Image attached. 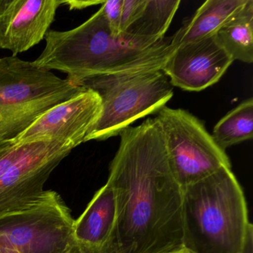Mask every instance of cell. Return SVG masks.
<instances>
[{
    "label": "cell",
    "instance_id": "cell-23",
    "mask_svg": "<svg viewBox=\"0 0 253 253\" xmlns=\"http://www.w3.org/2000/svg\"><path fill=\"white\" fill-rule=\"evenodd\" d=\"M14 143L11 142H5V143H0V156L11 146Z\"/></svg>",
    "mask_w": 253,
    "mask_h": 253
},
{
    "label": "cell",
    "instance_id": "cell-3",
    "mask_svg": "<svg viewBox=\"0 0 253 253\" xmlns=\"http://www.w3.org/2000/svg\"><path fill=\"white\" fill-rule=\"evenodd\" d=\"M183 248L189 253H241L253 235L244 191L231 168L183 188Z\"/></svg>",
    "mask_w": 253,
    "mask_h": 253
},
{
    "label": "cell",
    "instance_id": "cell-15",
    "mask_svg": "<svg viewBox=\"0 0 253 253\" xmlns=\"http://www.w3.org/2000/svg\"><path fill=\"white\" fill-rule=\"evenodd\" d=\"M211 136L223 151L251 140L253 137V99L250 97L229 111L214 126Z\"/></svg>",
    "mask_w": 253,
    "mask_h": 253
},
{
    "label": "cell",
    "instance_id": "cell-10",
    "mask_svg": "<svg viewBox=\"0 0 253 253\" xmlns=\"http://www.w3.org/2000/svg\"><path fill=\"white\" fill-rule=\"evenodd\" d=\"M232 63L214 35L174 48L162 71L173 87L201 91L218 82Z\"/></svg>",
    "mask_w": 253,
    "mask_h": 253
},
{
    "label": "cell",
    "instance_id": "cell-22",
    "mask_svg": "<svg viewBox=\"0 0 253 253\" xmlns=\"http://www.w3.org/2000/svg\"><path fill=\"white\" fill-rule=\"evenodd\" d=\"M253 235L250 237L247 240V244H246L245 247H244V250H243L241 253H253ZM183 253H189L188 252L185 251Z\"/></svg>",
    "mask_w": 253,
    "mask_h": 253
},
{
    "label": "cell",
    "instance_id": "cell-8",
    "mask_svg": "<svg viewBox=\"0 0 253 253\" xmlns=\"http://www.w3.org/2000/svg\"><path fill=\"white\" fill-rule=\"evenodd\" d=\"M75 220L60 194L34 207L0 216V235L20 253H69L78 244Z\"/></svg>",
    "mask_w": 253,
    "mask_h": 253
},
{
    "label": "cell",
    "instance_id": "cell-4",
    "mask_svg": "<svg viewBox=\"0 0 253 253\" xmlns=\"http://www.w3.org/2000/svg\"><path fill=\"white\" fill-rule=\"evenodd\" d=\"M84 90L33 62L0 59V143H14L41 115Z\"/></svg>",
    "mask_w": 253,
    "mask_h": 253
},
{
    "label": "cell",
    "instance_id": "cell-2",
    "mask_svg": "<svg viewBox=\"0 0 253 253\" xmlns=\"http://www.w3.org/2000/svg\"><path fill=\"white\" fill-rule=\"evenodd\" d=\"M45 39V49L33 63L67 74L74 84L100 75L162 70L173 51L171 38L114 35L100 8L75 29L48 31Z\"/></svg>",
    "mask_w": 253,
    "mask_h": 253
},
{
    "label": "cell",
    "instance_id": "cell-9",
    "mask_svg": "<svg viewBox=\"0 0 253 253\" xmlns=\"http://www.w3.org/2000/svg\"><path fill=\"white\" fill-rule=\"evenodd\" d=\"M101 114L100 96L85 88L41 115L14 143L58 140L77 147L86 142Z\"/></svg>",
    "mask_w": 253,
    "mask_h": 253
},
{
    "label": "cell",
    "instance_id": "cell-19",
    "mask_svg": "<svg viewBox=\"0 0 253 253\" xmlns=\"http://www.w3.org/2000/svg\"><path fill=\"white\" fill-rule=\"evenodd\" d=\"M69 253H112L107 244L103 246H93L78 242Z\"/></svg>",
    "mask_w": 253,
    "mask_h": 253
},
{
    "label": "cell",
    "instance_id": "cell-6",
    "mask_svg": "<svg viewBox=\"0 0 253 253\" xmlns=\"http://www.w3.org/2000/svg\"><path fill=\"white\" fill-rule=\"evenodd\" d=\"M74 149L58 140L13 143L0 156V216L46 199L45 182Z\"/></svg>",
    "mask_w": 253,
    "mask_h": 253
},
{
    "label": "cell",
    "instance_id": "cell-12",
    "mask_svg": "<svg viewBox=\"0 0 253 253\" xmlns=\"http://www.w3.org/2000/svg\"><path fill=\"white\" fill-rule=\"evenodd\" d=\"M116 215L115 192L111 185L106 183L96 192L85 211L75 220V239L88 245H105L110 239Z\"/></svg>",
    "mask_w": 253,
    "mask_h": 253
},
{
    "label": "cell",
    "instance_id": "cell-21",
    "mask_svg": "<svg viewBox=\"0 0 253 253\" xmlns=\"http://www.w3.org/2000/svg\"><path fill=\"white\" fill-rule=\"evenodd\" d=\"M0 253H20L3 235H0Z\"/></svg>",
    "mask_w": 253,
    "mask_h": 253
},
{
    "label": "cell",
    "instance_id": "cell-16",
    "mask_svg": "<svg viewBox=\"0 0 253 253\" xmlns=\"http://www.w3.org/2000/svg\"><path fill=\"white\" fill-rule=\"evenodd\" d=\"M180 4V0H146L141 14L125 33L148 39L165 38Z\"/></svg>",
    "mask_w": 253,
    "mask_h": 253
},
{
    "label": "cell",
    "instance_id": "cell-20",
    "mask_svg": "<svg viewBox=\"0 0 253 253\" xmlns=\"http://www.w3.org/2000/svg\"><path fill=\"white\" fill-rule=\"evenodd\" d=\"M104 1H65L64 4L72 9H83L92 5H102Z\"/></svg>",
    "mask_w": 253,
    "mask_h": 253
},
{
    "label": "cell",
    "instance_id": "cell-1",
    "mask_svg": "<svg viewBox=\"0 0 253 253\" xmlns=\"http://www.w3.org/2000/svg\"><path fill=\"white\" fill-rule=\"evenodd\" d=\"M107 183L116 198L112 253H183V190L155 118L121 132Z\"/></svg>",
    "mask_w": 253,
    "mask_h": 253
},
{
    "label": "cell",
    "instance_id": "cell-11",
    "mask_svg": "<svg viewBox=\"0 0 253 253\" xmlns=\"http://www.w3.org/2000/svg\"><path fill=\"white\" fill-rule=\"evenodd\" d=\"M65 1L0 0V48L17 57L45 38Z\"/></svg>",
    "mask_w": 253,
    "mask_h": 253
},
{
    "label": "cell",
    "instance_id": "cell-5",
    "mask_svg": "<svg viewBox=\"0 0 253 253\" xmlns=\"http://www.w3.org/2000/svg\"><path fill=\"white\" fill-rule=\"evenodd\" d=\"M75 85L101 99V116L86 142L120 135L137 120L156 114L173 96V85L162 70L91 77Z\"/></svg>",
    "mask_w": 253,
    "mask_h": 253
},
{
    "label": "cell",
    "instance_id": "cell-18",
    "mask_svg": "<svg viewBox=\"0 0 253 253\" xmlns=\"http://www.w3.org/2000/svg\"><path fill=\"white\" fill-rule=\"evenodd\" d=\"M124 0L104 1L100 7L108 25L114 35H121L119 32L121 11Z\"/></svg>",
    "mask_w": 253,
    "mask_h": 253
},
{
    "label": "cell",
    "instance_id": "cell-7",
    "mask_svg": "<svg viewBox=\"0 0 253 253\" xmlns=\"http://www.w3.org/2000/svg\"><path fill=\"white\" fill-rule=\"evenodd\" d=\"M155 121L162 133L169 164L181 187L200 181L223 167L232 168L202 121L188 111L164 106Z\"/></svg>",
    "mask_w": 253,
    "mask_h": 253
},
{
    "label": "cell",
    "instance_id": "cell-13",
    "mask_svg": "<svg viewBox=\"0 0 253 253\" xmlns=\"http://www.w3.org/2000/svg\"><path fill=\"white\" fill-rule=\"evenodd\" d=\"M248 0H207L171 38V48L214 36Z\"/></svg>",
    "mask_w": 253,
    "mask_h": 253
},
{
    "label": "cell",
    "instance_id": "cell-14",
    "mask_svg": "<svg viewBox=\"0 0 253 253\" xmlns=\"http://www.w3.org/2000/svg\"><path fill=\"white\" fill-rule=\"evenodd\" d=\"M216 38L233 61L253 63V1L248 0L216 34Z\"/></svg>",
    "mask_w": 253,
    "mask_h": 253
},
{
    "label": "cell",
    "instance_id": "cell-17",
    "mask_svg": "<svg viewBox=\"0 0 253 253\" xmlns=\"http://www.w3.org/2000/svg\"><path fill=\"white\" fill-rule=\"evenodd\" d=\"M146 5V0H124L121 22L120 34L125 33L131 24L134 23L141 14Z\"/></svg>",
    "mask_w": 253,
    "mask_h": 253
}]
</instances>
